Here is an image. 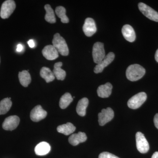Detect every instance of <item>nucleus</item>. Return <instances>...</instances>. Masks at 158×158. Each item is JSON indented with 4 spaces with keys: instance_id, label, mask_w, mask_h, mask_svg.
<instances>
[{
    "instance_id": "nucleus-1",
    "label": "nucleus",
    "mask_w": 158,
    "mask_h": 158,
    "mask_svg": "<svg viewBox=\"0 0 158 158\" xmlns=\"http://www.w3.org/2000/svg\"><path fill=\"white\" fill-rule=\"evenodd\" d=\"M145 73V70L141 65H130L126 70V77L131 81H135L141 79Z\"/></svg>"
},
{
    "instance_id": "nucleus-2",
    "label": "nucleus",
    "mask_w": 158,
    "mask_h": 158,
    "mask_svg": "<svg viewBox=\"0 0 158 158\" xmlns=\"http://www.w3.org/2000/svg\"><path fill=\"white\" fill-rule=\"evenodd\" d=\"M52 45L58 51L59 53L63 56H67L69 53L68 46L65 40L61 37L59 33L54 35L52 40Z\"/></svg>"
},
{
    "instance_id": "nucleus-3",
    "label": "nucleus",
    "mask_w": 158,
    "mask_h": 158,
    "mask_svg": "<svg viewBox=\"0 0 158 158\" xmlns=\"http://www.w3.org/2000/svg\"><path fill=\"white\" fill-rule=\"evenodd\" d=\"M147 99V94L144 92H141L137 94L129 100L127 102L128 106L131 109H138Z\"/></svg>"
},
{
    "instance_id": "nucleus-4",
    "label": "nucleus",
    "mask_w": 158,
    "mask_h": 158,
    "mask_svg": "<svg viewBox=\"0 0 158 158\" xmlns=\"http://www.w3.org/2000/svg\"><path fill=\"white\" fill-rule=\"evenodd\" d=\"M92 56L94 62L96 64H98L104 59L106 56V54L103 44L98 42L94 44L92 50Z\"/></svg>"
},
{
    "instance_id": "nucleus-5",
    "label": "nucleus",
    "mask_w": 158,
    "mask_h": 158,
    "mask_svg": "<svg viewBox=\"0 0 158 158\" xmlns=\"http://www.w3.org/2000/svg\"><path fill=\"white\" fill-rule=\"evenodd\" d=\"M16 8L15 2L13 0H7L3 2L1 7L0 16L3 19L10 17Z\"/></svg>"
},
{
    "instance_id": "nucleus-6",
    "label": "nucleus",
    "mask_w": 158,
    "mask_h": 158,
    "mask_svg": "<svg viewBox=\"0 0 158 158\" xmlns=\"http://www.w3.org/2000/svg\"><path fill=\"white\" fill-rule=\"evenodd\" d=\"M136 146L137 149L141 153H146L149 149V145L144 135L140 132L136 134Z\"/></svg>"
},
{
    "instance_id": "nucleus-7",
    "label": "nucleus",
    "mask_w": 158,
    "mask_h": 158,
    "mask_svg": "<svg viewBox=\"0 0 158 158\" xmlns=\"http://www.w3.org/2000/svg\"><path fill=\"white\" fill-rule=\"evenodd\" d=\"M138 8L144 16L151 20L158 22V13L144 3L138 4Z\"/></svg>"
},
{
    "instance_id": "nucleus-8",
    "label": "nucleus",
    "mask_w": 158,
    "mask_h": 158,
    "mask_svg": "<svg viewBox=\"0 0 158 158\" xmlns=\"http://www.w3.org/2000/svg\"><path fill=\"white\" fill-rule=\"evenodd\" d=\"M114 116V111L111 108L103 109L98 114V123L100 125L103 126L113 119Z\"/></svg>"
},
{
    "instance_id": "nucleus-9",
    "label": "nucleus",
    "mask_w": 158,
    "mask_h": 158,
    "mask_svg": "<svg viewBox=\"0 0 158 158\" xmlns=\"http://www.w3.org/2000/svg\"><path fill=\"white\" fill-rule=\"evenodd\" d=\"M83 30L87 37H91L95 34L97 31V28L94 20L90 18L86 19L83 25Z\"/></svg>"
},
{
    "instance_id": "nucleus-10",
    "label": "nucleus",
    "mask_w": 158,
    "mask_h": 158,
    "mask_svg": "<svg viewBox=\"0 0 158 158\" xmlns=\"http://www.w3.org/2000/svg\"><path fill=\"white\" fill-rule=\"evenodd\" d=\"M47 115V113L44 110L40 105L36 106L31 111L30 117L32 121L39 122L44 119Z\"/></svg>"
},
{
    "instance_id": "nucleus-11",
    "label": "nucleus",
    "mask_w": 158,
    "mask_h": 158,
    "mask_svg": "<svg viewBox=\"0 0 158 158\" xmlns=\"http://www.w3.org/2000/svg\"><path fill=\"white\" fill-rule=\"evenodd\" d=\"M20 119L17 116H11L6 118L2 124V127L6 131H12L17 128Z\"/></svg>"
},
{
    "instance_id": "nucleus-12",
    "label": "nucleus",
    "mask_w": 158,
    "mask_h": 158,
    "mask_svg": "<svg viewBox=\"0 0 158 158\" xmlns=\"http://www.w3.org/2000/svg\"><path fill=\"white\" fill-rule=\"evenodd\" d=\"M115 58V54L114 53H109L107 56H105L104 59L97 64L94 68V72L96 73H100L103 70L105 67L110 65Z\"/></svg>"
},
{
    "instance_id": "nucleus-13",
    "label": "nucleus",
    "mask_w": 158,
    "mask_h": 158,
    "mask_svg": "<svg viewBox=\"0 0 158 158\" xmlns=\"http://www.w3.org/2000/svg\"><path fill=\"white\" fill-rule=\"evenodd\" d=\"M44 56L49 60H53L59 57V52L52 45L46 46L42 50Z\"/></svg>"
},
{
    "instance_id": "nucleus-14",
    "label": "nucleus",
    "mask_w": 158,
    "mask_h": 158,
    "mask_svg": "<svg viewBox=\"0 0 158 158\" xmlns=\"http://www.w3.org/2000/svg\"><path fill=\"white\" fill-rule=\"evenodd\" d=\"M122 33L125 39L127 41L133 42L135 40V33L132 27L129 25L123 26L122 29Z\"/></svg>"
},
{
    "instance_id": "nucleus-15",
    "label": "nucleus",
    "mask_w": 158,
    "mask_h": 158,
    "mask_svg": "<svg viewBox=\"0 0 158 158\" xmlns=\"http://www.w3.org/2000/svg\"><path fill=\"white\" fill-rule=\"evenodd\" d=\"M87 137L85 133L79 132L77 134H74L69 138V142L73 146H76L80 143L85 142L87 140Z\"/></svg>"
},
{
    "instance_id": "nucleus-16",
    "label": "nucleus",
    "mask_w": 158,
    "mask_h": 158,
    "mask_svg": "<svg viewBox=\"0 0 158 158\" xmlns=\"http://www.w3.org/2000/svg\"><path fill=\"white\" fill-rule=\"evenodd\" d=\"M113 86L110 83L100 85L97 89L98 95L102 98L109 97L112 93Z\"/></svg>"
},
{
    "instance_id": "nucleus-17",
    "label": "nucleus",
    "mask_w": 158,
    "mask_h": 158,
    "mask_svg": "<svg viewBox=\"0 0 158 158\" xmlns=\"http://www.w3.org/2000/svg\"><path fill=\"white\" fill-rule=\"evenodd\" d=\"M50 144L46 142H41L37 144L35 148V152L38 156H44L50 151Z\"/></svg>"
},
{
    "instance_id": "nucleus-18",
    "label": "nucleus",
    "mask_w": 158,
    "mask_h": 158,
    "mask_svg": "<svg viewBox=\"0 0 158 158\" xmlns=\"http://www.w3.org/2000/svg\"><path fill=\"white\" fill-rule=\"evenodd\" d=\"M62 65V62H58L55 63L53 70L55 77L58 80L63 81L66 77V72L65 70L61 68Z\"/></svg>"
},
{
    "instance_id": "nucleus-19",
    "label": "nucleus",
    "mask_w": 158,
    "mask_h": 158,
    "mask_svg": "<svg viewBox=\"0 0 158 158\" xmlns=\"http://www.w3.org/2000/svg\"><path fill=\"white\" fill-rule=\"evenodd\" d=\"M89 101L86 98H82L79 101L77 106L76 111L79 116H84L86 113V109L88 107Z\"/></svg>"
},
{
    "instance_id": "nucleus-20",
    "label": "nucleus",
    "mask_w": 158,
    "mask_h": 158,
    "mask_svg": "<svg viewBox=\"0 0 158 158\" xmlns=\"http://www.w3.org/2000/svg\"><path fill=\"white\" fill-rule=\"evenodd\" d=\"M57 130L58 132L64 134L65 135H68L75 131L76 127L72 123H67L66 124L59 126Z\"/></svg>"
},
{
    "instance_id": "nucleus-21",
    "label": "nucleus",
    "mask_w": 158,
    "mask_h": 158,
    "mask_svg": "<svg viewBox=\"0 0 158 158\" xmlns=\"http://www.w3.org/2000/svg\"><path fill=\"white\" fill-rule=\"evenodd\" d=\"M19 78L21 85L24 87H28L31 81V75L28 71L23 70L19 73Z\"/></svg>"
},
{
    "instance_id": "nucleus-22",
    "label": "nucleus",
    "mask_w": 158,
    "mask_h": 158,
    "mask_svg": "<svg viewBox=\"0 0 158 158\" xmlns=\"http://www.w3.org/2000/svg\"><path fill=\"white\" fill-rule=\"evenodd\" d=\"M40 75L41 77L44 79L47 83L52 81L55 79L53 73L48 67H43L41 69Z\"/></svg>"
},
{
    "instance_id": "nucleus-23",
    "label": "nucleus",
    "mask_w": 158,
    "mask_h": 158,
    "mask_svg": "<svg viewBox=\"0 0 158 158\" xmlns=\"http://www.w3.org/2000/svg\"><path fill=\"white\" fill-rule=\"evenodd\" d=\"M46 11L45 19L48 22L50 23H54L56 22V18L53 10L49 5H46L44 6Z\"/></svg>"
},
{
    "instance_id": "nucleus-24",
    "label": "nucleus",
    "mask_w": 158,
    "mask_h": 158,
    "mask_svg": "<svg viewBox=\"0 0 158 158\" xmlns=\"http://www.w3.org/2000/svg\"><path fill=\"white\" fill-rule=\"evenodd\" d=\"M12 102L9 98L3 99L0 102V115L6 114L10 110Z\"/></svg>"
},
{
    "instance_id": "nucleus-25",
    "label": "nucleus",
    "mask_w": 158,
    "mask_h": 158,
    "mask_svg": "<svg viewBox=\"0 0 158 158\" xmlns=\"http://www.w3.org/2000/svg\"><path fill=\"white\" fill-rule=\"evenodd\" d=\"M73 101V98L69 93H65L62 95L59 101V106L62 109L67 107Z\"/></svg>"
},
{
    "instance_id": "nucleus-26",
    "label": "nucleus",
    "mask_w": 158,
    "mask_h": 158,
    "mask_svg": "<svg viewBox=\"0 0 158 158\" xmlns=\"http://www.w3.org/2000/svg\"><path fill=\"white\" fill-rule=\"evenodd\" d=\"M56 13L58 17L61 19V22L64 23L69 22V19L66 15V10L63 6H58L56 9Z\"/></svg>"
},
{
    "instance_id": "nucleus-27",
    "label": "nucleus",
    "mask_w": 158,
    "mask_h": 158,
    "mask_svg": "<svg viewBox=\"0 0 158 158\" xmlns=\"http://www.w3.org/2000/svg\"><path fill=\"white\" fill-rule=\"evenodd\" d=\"M98 158H119L113 154L108 152H103L99 156Z\"/></svg>"
},
{
    "instance_id": "nucleus-28",
    "label": "nucleus",
    "mask_w": 158,
    "mask_h": 158,
    "mask_svg": "<svg viewBox=\"0 0 158 158\" xmlns=\"http://www.w3.org/2000/svg\"><path fill=\"white\" fill-rule=\"evenodd\" d=\"M154 123L156 127L158 129V113H157L155 116L154 118Z\"/></svg>"
},
{
    "instance_id": "nucleus-29",
    "label": "nucleus",
    "mask_w": 158,
    "mask_h": 158,
    "mask_svg": "<svg viewBox=\"0 0 158 158\" xmlns=\"http://www.w3.org/2000/svg\"><path fill=\"white\" fill-rule=\"evenodd\" d=\"M27 43L28 44L29 47L31 48H33L35 47V42H34V40H30L28 41Z\"/></svg>"
},
{
    "instance_id": "nucleus-30",
    "label": "nucleus",
    "mask_w": 158,
    "mask_h": 158,
    "mask_svg": "<svg viewBox=\"0 0 158 158\" xmlns=\"http://www.w3.org/2000/svg\"><path fill=\"white\" fill-rule=\"evenodd\" d=\"M23 46L21 44H18L17 46V48H16V51L18 52H20L23 50Z\"/></svg>"
},
{
    "instance_id": "nucleus-31",
    "label": "nucleus",
    "mask_w": 158,
    "mask_h": 158,
    "mask_svg": "<svg viewBox=\"0 0 158 158\" xmlns=\"http://www.w3.org/2000/svg\"><path fill=\"white\" fill-rule=\"evenodd\" d=\"M152 158H158V152H156L153 154Z\"/></svg>"
},
{
    "instance_id": "nucleus-32",
    "label": "nucleus",
    "mask_w": 158,
    "mask_h": 158,
    "mask_svg": "<svg viewBox=\"0 0 158 158\" xmlns=\"http://www.w3.org/2000/svg\"><path fill=\"white\" fill-rule=\"evenodd\" d=\"M155 57L156 61L157 62H158V49L156 51V52Z\"/></svg>"
}]
</instances>
